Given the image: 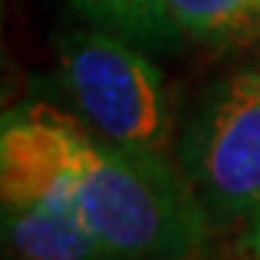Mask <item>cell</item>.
<instances>
[{
    "mask_svg": "<svg viewBox=\"0 0 260 260\" xmlns=\"http://www.w3.org/2000/svg\"><path fill=\"white\" fill-rule=\"evenodd\" d=\"M61 194L110 257H200L214 243L208 214L165 153L113 145L84 121Z\"/></svg>",
    "mask_w": 260,
    "mask_h": 260,
    "instance_id": "obj_1",
    "label": "cell"
},
{
    "mask_svg": "<svg viewBox=\"0 0 260 260\" xmlns=\"http://www.w3.org/2000/svg\"><path fill=\"white\" fill-rule=\"evenodd\" d=\"M179 171L214 234L260 254V61L211 84L179 139Z\"/></svg>",
    "mask_w": 260,
    "mask_h": 260,
    "instance_id": "obj_2",
    "label": "cell"
},
{
    "mask_svg": "<svg viewBox=\"0 0 260 260\" xmlns=\"http://www.w3.org/2000/svg\"><path fill=\"white\" fill-rule=\"evenodd\" d=\"M58 73L78 119L95 136L165 153L174 130L165 75L139 44L90 26L58 38Z\"/></svg>",
    "mask_w": 260,
    "mask_h": 260,
    "instance_id": "obj_3",
    "label": "cell"
},
{
    "mask_svg": "<svg viewBox=\"0 0 260 260\" xmlns=\"http://www.w3.org/2000/svg\"><path fill=\"white\" fill-rule=\"evenodd\" d=\"M3 205V254L23 260H95L107 249L84 229L75 211L58 200Z\"/></svg>",
    "mask_w": 260,
    "mask_h": 260,
    "instance_id": "obj_4",
    "label": "cell"
},
{
    "mask_svg": "<svg viewBox=\"0 0 260 260\" xmlns=\"http://www.w3.org/2000/svg\"><path fill=\"white\" fill-rule=\"evenodd\" d=\"M174 41L211 52H240L260 44V0H162Z\"/></svg>",
    "mask_w": 260,
    "mask_h": 260,
    "instance_id": "obj_5",
    "label": "cell"
},
{
    "mask_svg": "<svg viewBox=\"0 0 260 260\" xmlns=\"http://www.w3.org/2000/svg\"><path fill=\"white\" fill-rule=\"evenodd\" d=\"M90 26L107 29L148 49H168L177 41L171 38L162 18V0H70Z\"/></svg>",
    "mask_w": 260,
    "mask_h": 260,
    "instance_id": "obj_6",
    "label": "cell"
},
{
    "mask_svg": "<svg viewBox=\"0 0 260 260\" xmlns=\"http://www.w3.org/2000/svg\"><path fill=\"white\" fill-rule=\"evenodd\" d=\"M3 110V107H0ZM0 254H3V205H0Z\"/></svg>",
    "mask_w": 260,
    "mask_h": 260,
    "instance_id": "obj_7",
    "label": "cell"
},
{
    "mask_svg": "<svg viewBox=\"0 0 260 260\" xmlns=\"http://www.w3.org/2000/svg\"><path fill=\"white\" fill-rule=\"evenodd\" d=\"M3 49H0V73H3ZM0 107H6V104H3V84H0Z\"/></svg>",
    "mask_w": 260,
    "mask_h": 260,
    "instance_id": "obj_8",
    "label": "cell"
},
{
    "mask_svg": "<svg viewBox=\"0 0 260 260\" xmlns=\"http://www.w3.org/2000/svg\"><path fill=\"white\" fill-rule=\"evenodd\" d=\"M0 15H3V0H0Z\"/></svg>",
    "mask_w": 260,
    "mask_h": 260,
    "instance_id": "obj_9",
    "label": "cell"
}]
</instances>
